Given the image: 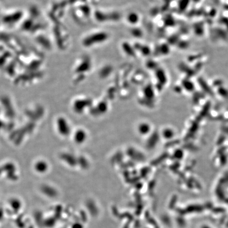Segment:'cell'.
Instances as JSON below:
<instances>
[{"mask_svg": "<svg viewBox=\"0 0 228 228\" xmlns=\"http://www.w3.org/2000/svg\"><path fill=\"white\" fill-rule=\"evenodd\" d=\"M128 20L130 21V22L135 24L138 20V16H136V14H130V16H128Z\"/></svg>", "mask_w": 228, "mask_h": 228, "instance_id": "obj_3", "label": "cell"}, {"mask_svg": "<svg viewBox=\"0 0 228 228\" xmlns=\"http://www.w3.org/2000/svg\"><path fill=\"white\" fill-rule=\"evenodd\" d=\"M173 132L172 130L168 129V130H164L163 136L164 138H170L173 136Z\"/></svg>", "mask_w": 228, "mask_h": 228, "instance_id": "obj_2", "label": "cell"}, {"mask_svg": "<svg viewBox=\"0 0 228 228\" xmlns=\"http://www.w3.org/2000/svg\"><path fill=\"white\" fill-rule=\"evenodd\" d=\"M138 130L139 132H140L142 134H146L149 132L150 126H148V125L146 124H142L139 126Z\"/></svg>", "mask_w": 228, "mask_h": 228, "instance_id": "obj_1", "label": "cell"}]
</instances>
